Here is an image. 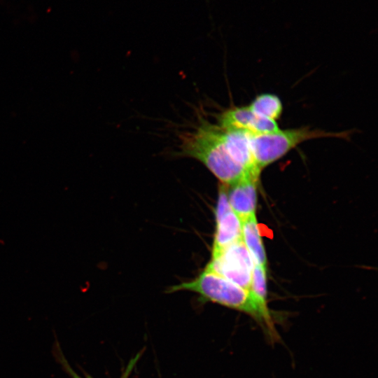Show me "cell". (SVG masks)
<instances>
[{
	"mask_svg": "<svg viewBox=\"0 0 378 378\" xmlns=\"http://www.w3.org/2000/svg\"><path fill=\"white\" fill-rule=\"evenodd\" d=\"M179 290L196 293L204 302H211L244 312L261 326L272 342L279 339L268 308L261 305L249 290L215 272L204 270L194 279L169 288V293Z\"/></svg>",
	"mask_w": 378,
	"mask_h": 378,
	"instance_id": "cell-1",
	"label": "cell"
},
{
	"mask_svg": "<svg viewBox=\"0 0 378 378\" xmlns=\"http://www.w3.org/2000/svg\"><path fill=\"white\" fill-rule=\"evenodd\" d=\"M181 153L202 162L221 183L230 186L248 172L232 158L224 138L223 129L218 125L203 122L183 134Z\"/></svg>",
	"mask_w": 378,
	"mask_h": 378,
	"instance_id": "cell-2",
	"label": "cell"
},
{
	"mask_svg": "<svg viewBox=\"0 0 378 378\" xmlns=\"http://www.w3.org/2000/svg\"><path fill=\"white\" fill-rule=\"evenodd\" d=\"M349 135L348 132H331L301 127L263 134H251L250 141L254 164L261 171L304 141L321 137L346 138Z\"/></svg>",
	"mask_w": 378,
	"mask_h": 378,
	"instance_id": "cell-3",
	"label": "cell"
},
{
	"mask_svg": "<svg viewBox=\"0 0 378 378\" xmlns=\"http://www.w3.org/2000/svg\"><path fill=\"white\" fill-rule=\"evenodd\" d=\"M254 265L241 239L211 256L204 270L215 272L250 290Z\"/></svg>",
	"mask_w": 378,
	"mask_h": 378,
	"instance_id": "cell-4",
	"label": "cell"
},
{
	"mask_svg": "<svg viewBox=\"0 0 378 378\" xmlns=\"http://www.w3.org/2000/svg\"><path fill=\"white\" fill-rule=\"evenodd\" d=\"M216 230L211 256L228 246L241 240V220L230 207L227 186L221 183L215 211Z\"/></svg>",
	"mask_w": 378,
	"mask_h": 378,
	"instance_id": "cell-5",
	"label": "cell"
},
{
	"mask_svg": "<svg viewBox=\"0 0 378 378\" xmlns=\"http://www.w3.org/2000/svg\"><path fill=\"white\" fill-rule=\"evenodd\" d=\"M218 125L225 129L246 131L251 134H263L279 130L276 120L253 113L248 106L232 107L218 117Z\"/></svg>",
	"mask_w": 378,
	"mask_h": 378,
	"instance_id": "cell-6",
	"label": "cell"
},
{
	"mask_svg": "<svg viewBox=\"0 0 378 378\" xmlns=\"http://www.w3.org/2000/svg\"><path fill=\"white\" fill-rule=\"evenodd\" d=\"M260 172H251L230 187L227 198L230 207L241 220L255 214L257 183Z\"/></svg>",
	"mask_w": 378,
	"mask_h": 378,
	"instance_id": "cell-7",
	"label": "cell"
},
{
	"mask_svg": "<svg viewBox=\"0 0 378 378\" xmlns=\"http://www.w3.org/2000/svg\"><path fill=\"white\" fill-rule=\"evenodd\" d=\"M241 239L255 265L266 267L267 257L255 214L241 220Z\"/></svg>",
	"mask_w": 378,
	"mask_h": 378,
	"instance_id": "cell-8",
	"label": "cell"
},
{
	"mask_svg": "<svg viewBox=\"0 0 378 378\" xmlns=\"http://www.w3.org/2000/svg\"><path fill=\"white\" fill-rule=\"evenodd\" d=\"M248 107L257 115L273 120L279 119L283 112V104L279 97L270 93L257 96Z\"/></svg>",
	"mask_w": 378,
	"mask_h": 378,
	"instance_id": "cell-9",
	"label": "cell"
},
{
	"mask_svg": "<svg viewBox=\"0 0 378 378\" xmlns=\"http://www.w3.org/2000/svg\"><path fill=\"white\" fill-rule=\"evenodd\" d=\"M250 291L261 305L267 307L266 267L260 265H254Z\"/></svg>",
	"mask_w": 378,
	"mask_h": 378,
	"instance_id": "cell-10",
	"label": "cell"
},
{
	"mask_svg": "<svg viewBox=\"0 0 378 378\" xmlns=\"http://www.w3.org/2000/svg\"><path fill=\"white\" fill-rule=\"evenodd\" d=\"M54 355L55 357L58 361V363L61 365L62 369L66 372V374L69 375L71 378H92L90 375L83 373V376H80L69 365L68 360L64 356V354L60 348L59 344L57 342H56V344L55 345L54 348ZM139 356H136L134 359H132L128 364L127 369L125 372L122 374L121 378H128L130 373L132 372V370L135 365L136 361L138 360Z\"/></svg>",
	"mask_w": 378,
	"mask_h": 378,
	"instance_id": "cell-11",
	"label": "cell"
}]
</instances>
